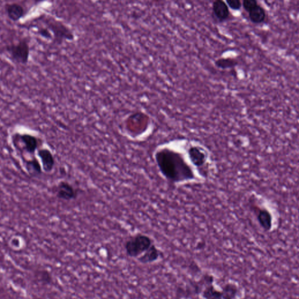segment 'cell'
Listing matches in <instances>:
<instances>
[{"label":"cell","mask_w":299,"mask_h":299,"mask_svg":"<svg viewBox=\"0 0 299 299\" xmlns=\"http://www.w3.org/2000/svg\"><path fill=\"white\" fill-rule=\"evenodd\" d=\"M258 5L255 0H244L243 2V8L247 12L249 13Z\"/></svg>","instance_id":"obj_18"},{"label":"cell","mask_w":299,"mask_h":299,"mask_svg":"<svg viewBox=\"0 0 299 299\" xmlns=\"http://www.w3.org/2000/svg\"><path fill=\"white\" fill-rule=\"evenodd\" d=\"M26 167L28 171L34 175H41L43 172L40 162L35 156L26 162Z\"/></svg>","instance_id":"obj_16"},{"label":"cell","mask_w":299,"mask_h":299,"mask_svg":"<svg viewBox=\"0 0 299 299\" xmlns=\"http://www.w3.org/2000/svg\"><path fill=\"white\" fill-rule=\"evenodd\" d=\"M237 64V61L232 58L219 59L215 62L216 67L222 68V69L234 68L236 66Z\"/></svg>","instance_id":"obj_17"},{"label":"cell","mask_w":299,"mask_h":299,"mask_svg":"<svg viewBox=\"0 0 299 299\" xmlns=\"http://www.w3.org/2000/svg\"><path fill=\"white\" fill-rule=\"evenodd\" d=\"M248 13H249L250 21L254 24L262 23L265 20V11L262 7L259 5Z\"/></svg>","instance_id":"obj_14"},{"label":"cell","mask_w":299,"mask_h":299,"mask_svg":"<svg viewBox=\"0 0 299 299\" xmlns=\"http://www.w3.org/2000/svg\"><path fill=\"white\" fill-rule=\"evenodd\" d=\"M40 278L43 282L46 283H50L52 280V277L50 273L47 271H42L41 272Z\"/></svg>","instance_id":"obj_21"},{"label":"cell","mask_w":299,"mask_h":299,"mask_svg":"<svg viewBox=\"0 0 299 299\" xmlns=\"http://www.w3.org/2000/svg\"><path fill=\"white\" fill-rule=\"evenodd\" d=\"M46 24L57 42L60 43L73 37L71 31L66 25L58 21L50 20L46 22Z\"/></svg>","instance_id":"obj_4"},{"label":"cell","mask_w":299,"mask_h":299,"mask_svg":"<svg viewBox=\"0 0 299 299\" xmlns=\"http://www.w3.org/2000/svg\"><path fill=\"white\" fill-rule=\"evenodd\" d=\"M155 160L161 174L168 181L178 183L194 178L193 173L181 154L168 148L158 150Z\"/></svg>","instance_id":"obj_1"},{"label":"cell","mask_w":299,"mask_h":299,"mask_svg":"<svg viewBox=\"0 0 299 299\" xmlns=\"http://www.w3.org/2000/svg\"><path fill=\"white\" fill-rule=\"evenodd\" d=\"M3 225L1 223H0V229H1L2 228H3Z\"/></svg>","instance_id":"obj_22"},{"label":"cell","mask_w":299,"mask_h":299,"mask_svg":"<svg viewBox=\"0 0 299 299\" xmlns=\"http://www.w3.org/2000/svg\"><path fill=\"white\" fill-rule=\"evenodd\" d=\"M153 244V240L147 235L138 234L125 244L126 253L131 258H138Z\"/></svg>","instance_id":"obj_2"},{"label":"cell","mask_w":299,"mask_h":299,"mask_svg":"<svg viewBox=\"0 0 299 299\" xmlns=\"http://www.w3.org/2000/svg\"><path fill=\"white\" fill-rule=\"evenodd\" d=\"M6 50L14 62L20 64H28L30 60L31 49L26 39H22L16 43L6 46Z\"/></svg>","instance_id":"obj_3"},{"label":"cell","mask_w":299,"mask_h":299,"mask_svg":"<svg viewBox=\"0 0 299 299\" xmlns=\"http://www.w3.org/2000/svg\"><path fill=\"white\" fill-rule=\"evenodd\" d=\"M201 294L204 299H222V291L216 289L214 283L204 284Z\"/></svg>","instance_id":"obj_12"},{"label":"cell","mask_w":299,"mask_h":299,"mask_svg":"<svg viewBox=\"0 0 299 299\" xmlns=\"http://www.w3.org/2000/svg\"><path fill=\"white\" fill-rule=\"evenodd\" d=\"M213 14L216 19L220 22H223L228 19L230 16L229 7L227 4L222 0H217L213 3L212 6Z\"/></svg>","instance_id":"obj_9"},{"label":"cell","mask_w":299,"mask_h":299,"mask_svg":"<svg viewBox=\"0 0 299 299\" xmlns=\"http://www.w3.org/2000/svg\"><path fill=\"white\" fill-rule=\"evenodd\" d=\"M56 196L60 200L71 201L76 199L78 193L74 187L66 181H60L56 188Z\"/></svg>","instance_id":"obj_6"},{"label":"cell","mask_w":299,"mask_h":299,"mask_svg":"<svg viewBox=\"0 0 299 299\" xmlns=\"http://www.w3.org/2000/svg\"><path fill=\"white\" fill-rule=\"evenodd\" d=\"M226 3L228 4L227 5L233 10L239 11L242 7V4L240 0H228Z\"/></svg>","instance_id":"obj_20"},{"label":"cell","mask_w":299,"mask_h":299,"mask_svg":"<svg viewBox=\"0 0 299 299\" xmlns=\"http://www.w3.org/2000/svg\"><path fill=\"white\" fill-rule=\"evenodd\" d=\"M222 299H237L240 290L236 284L228 283L222 287Z\"/></svg>","instance_id":"obj_13"},{"label":"cell","mask_w":299,"mask_h":299,"mask_svg":"<svg viewBox=\"0 0 299 299\" xmlns=\"http://www.w3.org/2000/svg\"><path fill=\"white\" fill-rule=\"evenodd\" d=\"M188 154L193 164L197 167L202 166L206 161V155L198 147H190L188 150Z\"/></svg>","instance_id":"obj_11"},{"label":"cell","mask_w":299,"mask_h":299,"mask_svg":"<svg viewBox=\"0 0 299 299\" xmlns=\"http://www.w3.org/2000/svg\"><path fill=\"white\" fill-rule=\"evenodd\" d=\"M16 135L23 145L24 151H26L27 153L34 156L35 153L37 152L39 145H40V142H39L40 140L37 137L29 134V133H23V134L17 133Z\"/></svg>","instance_id":"obj_5"},{"label":"cell","mask_w":299,"mask_h":299,"mask_svg":"<svg viewBox=\"0 0 299 299\" xmlns=\"http://www.w3.org/2000/svg\"><path fill=\"white\" fill-rule=\"evenodd\" d=\"M161 252L153 244L145 253L138 258V260L142 264H149L158 260L160 257Z\"/></svg>","instance_id":"obj_10"},{"label":"cell","mask_w":299,"mask_h":299,"mask_svg":"<svg viewBox=\"0 0 299 299\" xmlns=\"http://www.w3.org/2000/svg\"><path fill=\"white\" fill-rule=\"evenodd\" d=\"M37 156L41 160L43 171L51 172L55 166L56 161L52 151L46 148L39 149Z\"/></svg>","instance_id":"obj_8"},{"label":"cell","mask_w":299,"mask_h":299,"mask_svg":"<svg viewBox=\"0 0 299 299\" xmlns=\"http://www.w3.org/2000/svg\"><path fill=\"white\" fill-rule=\"evenodd\" d=\"M5 9L7 17L13 22H19L27 14V9L18 3L6 4Z\"/></svg>","instance_id":"obj_7"},{"label":"cell","mask_w":299,"mask_h":299,"mask_svg":"<svg viewBox=\"0 0 299 299\" xmlns=\"http://www.w3.org/2000/svg\"><path fill=\"white\" fill-rule=\"evenodd\" d=\"M258 221L263 229L267 230V231L271 230L272 218L271 215L269 213V212L265 210L259 211L258 215Z\"/></svg>","instance_id":"obj_15"},{"label":"cell","mask_w":299,"mask_h":299,"mask_svg":"<svg viewBox=\"0 0 299 299\" xmlns=\"http://www.w3.org/2000/svg\"><path fill=\"white\" fill-rule=\"evenodd\" d=\"M38 34L46 39H52L53 38L51 31L47 27L39 28Z\"/></svg>","instance_id":"obj_19"}]
</instances>
